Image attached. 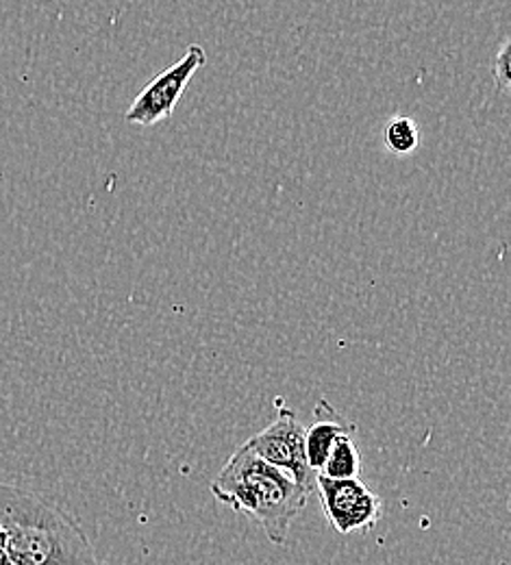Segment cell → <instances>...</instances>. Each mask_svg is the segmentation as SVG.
<instances>
[{
	"mask_svg": "<svg viewBox=\"0 0 511 565\" xmlns=\"http://www.w3.org/2000/svg\"><path fill=\"white\" fill-rule=\"evenodd\" d=\"M207 66V53L201 44L188 46L183 57L159 72L150 83L142 87V92L131 103L129 111L125 114V120L129 125L152 127L157 122L168 120L181 96L185 94L192 76Z\"/></svg>",
	"mask_w": 511,
	"mask_h": 565,
	"instance_id": "obj_4",
	"label": "cell"
},
{
	"mask_svg": "<svg viewBox=\"0 0 511 565\" xmlns=\"http://www.w3.org/2000/svg\"><path fill=\"white\" fill-rule=\"evenodd\" d=\"M313 424L305 430V457L311 472H320L333 444L344 435H355L358 424L349 423L329 401H318L313 407Z\"/></svg>",
	"mask_w": 511,
	"mask_h": 565,
	"instance_id": "obj_6",
	"label": "cell"
},
{
	"mask_svg": "<svg viewBox=\"0 0 511 565\" xmlns=\"http://www.w3.org/2000/svg\"><path fill=\"white\" fill-rule=\"evenodd\" d=\"M0 565H13L9 562L7 553H4V537H2V542H0Z\"/></svg>",
	"mask_w": 511,
	"mask_h": 565,
	"instance_id": "obj_10",
	"label": "cell"
},
{
	"mask_svg": "<svg viewBox=\"0 0 511 565\" xmlns=\"http://www.w3.org/2000/svg\"><path fill=\"white\" fill-rule=\"evenodd\" d=\"M212 494L233 511L255 518L275 546L288 542L290 526L309 500V492L246 446H239L222 466L212 481Z\"/></svg>",
	"mask_w": 511,
	"mask_h": 565,
	"instance_id": "obj_2",
	"label": "cell"
},
{
	"mask_svg": "<svg viewBox=\"0 0 511 565\" xmlns=\"http://www.w3.org/2000/svg\"><path fill=\"white\" fill-rule=\"evenodd\" d=\"M313 490H318L327 520L342 535L370 531L383 518V500L362 479L333 481L316 475Z\"/></svg>",
	"mask_w": 511,
	"mask_h": 565,
	"instance_id": "obj_5",
	"label": "cell"
},
{
	"mask_svg": "<svg viewBox=\"0 0 511 565\" xmlns=\"http://www.w3.org/2000/svg\"><path fill=\"white\" fill-rule=\"evenodd\" d=\"M510 55H511V40L505 38L494 55V62H492V74H494V81L499 85L501 92H510Z\"/></svg>",
	"mask_w": 511,
	"mask_h": 565,
	"instance_id": "obj_9",
	"label": "cell"
},
{
	"mask_svg": "<svg viewBox=\"0 0 511 565\" xmlns=\"http://www.w3.org/2000/svg\"><path fill=\"white\" fill-rule=\"evenodd\" d=\"M0 542H2V531H0Z\"/></svg>",
	"mask_w": 511,
	"mask_h": 565,
	"instance_id": "obj_11",
	"label": "cell"
},
{
	"mask_svg": "<svg viewBox=\"0 0 511 565\" xmlns=\"http://www.w3.org/2000/svg\"><path fill=\"white\" fill-rule=\"evenodd\" d=\"M360 470H362L360 448H358L353 435H344L333 444V448L318 475L324 479H333V481H349V479H360Z\"/></svg>",
	"mask_w": 511,
	"mask_h": 565,
	"instance_id": "obj_7",
	"label": "cell"
},
{
	"mask_svg": "<svg viewBox=\"0 0 511 565\" xmlns=\"http://www.w3.org/2000/svg\"><path fill=\"white\" fill-rule=\"evenodd\" d=\"M0 531L13 565L103 564L68 511L44 495L0 481Z\"/></svg>",
	"mask_w": 511,
	"mask_h": 565,
	"instance_id": "obj_1",
	"label": "cell"
},
{
	"mask_svg": "<svg viewBox=\"0 0 511 565\" xmlns=\"http://www.w3.org/2000/svg\"><path fill=\"white\" fill-rule=\"evenodd\" d=\"M383 143L396 157L412 154L420 143V131L416 120L407 116H394L383 127Z\"/></svg>",
	"mask_w": 511,
	"mask_h": 565,
	"instance_id": "obj_8",
	"label": "cell"
},
{
	"mask_svg": "<svg viewBox=\"0 0 511 565\" xmlns=\"http://www.w3.org/2000/svg\"><path fill=\"white\" fill-rule=\"evenodd\" d=\"M277 420L253 435L244 446L253 450L268 466L286 472L298 488L313 492L316 472L307 466L305 457V430L307 426L298 420L290 407L284 405V398H277Z\"/></svg>",
	"mask_w": 511,
	"mask_h": 565,
	"instance_id": "obj_3",
	"label": "cell"
}]
</instances>
